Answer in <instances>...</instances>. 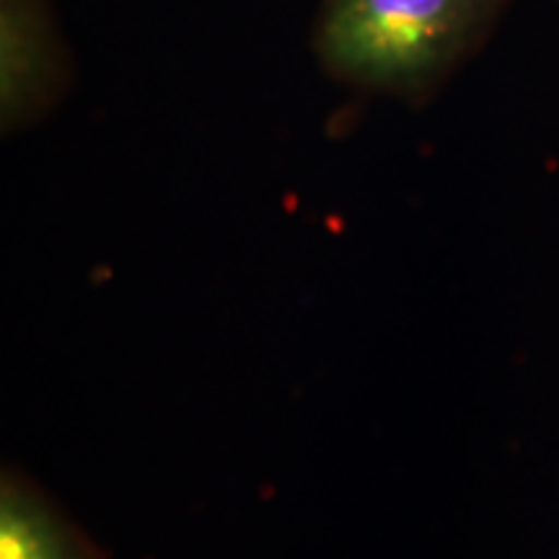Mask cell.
Wrapping results in <instances>:
<instances>
[{
    "instance_id": "3957f363",
    "label": "cell",
    "mask_w": 559,
    "mask_h": 559,
    "mask_svg": "<svg viewBox=\"0 0 559 559\" xmlns=\"http://www.w3.org/2000/svg\"><path fill=\"white\" fill-rule=\"evenodd\" d=\"M0 559H99L75 523L19 469L0 479Z\"/></svg>"
},
{
    "instance_id": "6da1fadb",
    "label": "cell",
    "mask_w": 559,
    "mask_h": 559,
    "mask_svg": "<svg viewBox=\"0 0 559 559\" xmlns=\"http://www.w3.org/2000/svg\"><path fill=\"white\" fill-rule=\"evenodd\" d=\"M489 0H326L319 58L358 86L409 94L469 45Z\"/></svg>"
},
{
    "instance_id": "7a4b0ae2",
    "label": "cell",
    "mask_w": 559,
    "mask_h": 559,
    "mask_svg": "<svg viewBox=\"0 0 559 559\" xmlns=\"http://www.w3.org/2000/svg\"><path fill=\"white\" fill-rule=\"evenodd\" d=\"M60 50L47 0H0V124L16 132L52 104Z\"/></svg>"
}]
</instances>
